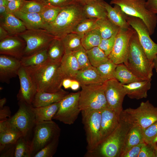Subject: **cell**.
<instances>
[{"instance_id": "1", "label": "cell", "mask_w": 157, "mask_h": 157, "mask_svg": "<svg viewBox=\"0 0 157 157\" xmlns=\"http://www.w3.org/2000/svg\"><path fill=\"white\" fill-rule=\"evenodd\" d=\"M25 67L37 92H56L62 89L63 81L67 78L63 70L61 61L47 59L40 65Z\"/></svg>"}, {"instance_id": "2", "label": "cell", "mask_w": 157, "mask_h": 157, "mask_svg": "<svg viewBox=\"0 0 157 157\" xmlns=\"http://www.w3.org/2000/svg\"><path fill=\"white\" fill-rule=\"evenodd\" d=\"M86 18L83 5L75 1L62 7L56 19L45 24L44 29L55 37L61 39L72 32L79 23Z\"/></svg>"}, {"instance_id": "3", "label": "cell", "mask_w": 157, "mask_h": 157, "mask_svg": "<svg viewBox=\"0 0 157 157\" xmlns=\"http://www.w3.org/2000/svg\"><path fill=\"white\" fill-rule=\"evenodd\" d=\"M133 125L120 116L114 131L94 149L87 151L85 157H120L127 134Z\"/></svg>"}, {"instance_id": "4", "label": "cell", "mask_w": 157, "mask_h": 157, "mask_svg": "<svg viewBox=\"0 0 157 157\" xmlns=\"http://www.w3.org/2000/svg\"><path fill=\"white\" fill-rule=\"evenodd\" d=\"M123 63L138 78L144 80L151 79L154 63L147 56L136 31L130 39L128 53Z\"/></svg>"}, {"instance_id": "5", "label": "cell", "mask_w": 157, "mask_h": 157, "mask_svg": "<svg viewBox=\"0 0 157 157\" xmlns=\"http://www.w3.org/2000/svg\"><path fill=\"white\" fill-rule=\"evenodd\" d=\"M145 0H111L110 4L119 6L126 15L141 19L147 27L150 35L153 34L157 23V16L146 7Z\"/></svg>"}, {"instance_id": "6", "label": "cell", "mask_w": 157, "mask_h": 157, "mask_svg": "<svg viewBox=\"0 0 157 157\" xmlns=\"http://www.w3.org/2000/svg\"><path fill=\"white\" fill-rule=\"evenodd\" d=\"M33 138L30 141L31 157L54 139L59 138L60 129L52 120L36 123Z\"/></svg>"}, {"instance_id": "7", "label": "cell", "mask_w": 157, "mask_h": 157, "mask_svg": "<svg viewBox=\"0 0 157 157\" xmlns=\"http://www.w3.org/2000/svg\"><path fill=\"white\" fill-rule=\"evenodd\" d=\"M79 106L81 110H101L108 107L104 84L102 85H81Z\"/></svg>"}, {"instance_id": "8", "label": "cell", "mask_w": 157, "mask_h": 157, "mask_svg": "<svg viewBox=\"0 0 157 157\" xmlns=\"http://www.w3.org/2000/svg\"><path fill=\"white\" fill-rule=\"evenodd\" d=\"M120 115L132 125L144 129L157 121V107L147 100L141 102L136 108L123 110Z\"/></svg>"}, {"instance_id": "9", "label": "cell", "mask_w": 157, "mask_h": 157, "mask_svg": "<svg viewBox=\"0 0 157 157\" xmlns=\"http://www.w3.org/2000/svg\"><path fill=\"white\" fill-rule=\"evenodd\" d=\"M87 143V151L92 150L100 142L101 119V110H87L81 111Z\"/></svg>"}, {"instance_id": "10", "label": "cell", "mask_w": 157, "mask_h": 157, "mask_svg": "<svg viewBox=\"0 0 157 157\" xmlns=\"http://www.w3.org/2000/svg\"><path fill=\"white\" fill-rule=\"evenodd\" d=\"M18 105L17 111L8 119L10 124L20 131L22 137L28 140L36 124L33 106L22 101H18Z\"/></svg>"}, {"instance_id": "11", "label": "cell", "mask_w": 157, "mask_h": 157, "mask_svg": "<svg viewBox=\"0 0 157 157\" xmlns=\"http://www.w3.org/2000/svg\"><path fill=\"white\" fill-rule=\"evenodd\" d=\"M18 35L26 43L23 56L47 49L51 42L56 38L42 28L26 30Z\"/></svg>"}, {"instance_id": "12", "label": "cell", "mask_w": 157, "mask_h": 157, "mask_svg": "<svg viewBox=\"0 0 157 157\" xmlns=\"http://www.w3.org/2000/svg\"><path fill=\"white\" fill-rule=\"evenodd\" d=\"M80 91L69 93L60 102L59 109L53 118L65 124H73L81 110L79 106Z\"/></svg>"}, {"instance_id": "13", "label": "cell", "mask_w": 157, "mask_h": 157, "mask_svg": "<svg viewBox=\"0 0 157 157\" xmlns=\"http://www.w3.org/2000/svg\"><path fill=\"white\" fill-rule=\"evenodd\" d=\"M127 21L136 32L140 43L147 56L153 61L157 55V44L151 39L148 28L140 18L128 15Z\"/></svg>"}, {"instance_id": "14", "label": "cell", "mask_w": 157, "mask_h": 157, "mask_svg": "<svg viewBox=\"0 0 157 157\" xmlns=\"http://www.w3.org/2000/svg\"><path fill=\"white\" fill-rule=\"evenodd\" d=\"M104 92L108 107L119 116L123 110L122 103L126 93L122 85L115 78L105 81Z\"/></svg>"}, {"instance_id": "15", "label": "cell", "mask_w": 157, "mask_h": 157, "mask_svg": "<svg viewBox=\"0 0 157 157\" xmlns=\"http://www.w3.org/2000/svg\"><path fill=\"white\" fill-rule=\"evenodd\" d=\"M135 32L131 26L119 28L113 49L108 56L110 60L117 65L123 63L128 53L130 39Z\"/></svg>"}, {"instance_id": "16", "label": "cell", "mask_w": 157, "mask_h": 157, "mask_svg": "<svg viewBox=\"0 0 157 157\" xmlns=\"http://www.w3.org/2000/svg\"><path fill=\"white\" fill-rule=\"evenodd\" d=\"M17 76L19 80L20 88L17 95V99L18 101H23L31 105L37 90L25 67L21 66Z\"/></svg>"}, {"instance_id": "17", "label": "cell", "mask_w": 157, "mask_h": 157, "mask_svg": "<svg viewBox=\"0 0 157 157\" xmlns=\"http://www.w3.org/2000/svg\"><path fill=\"white\" fill-rule=\"evenodd\" d=\"M26 43L18 35H10L0 41V54L19 60L23 56Z\"/></svg>"}, {"instance_id": "18", "label": "cell", "mask_w": 157, "mask_h": 157, "mask_svg": "<svg viewBox=\"0 0 157 157\" xmlns=\"http://www.w3.org/2000/svg\"><path fill=\"white\" fill-rule=\"evenodd\" d=\"M22 66L20 60L10 56L0 54V82L9 83L11 79L17 76Z\"/></svg>"}, {"instance_id": "19", "label": "cell", "mask_w": 157, "mask_h": 157, "mask_svg": "<svg viewBox=\"0 0 157 157\" xmlns=\"http://www.w3.org/2000/svg\"><path fill=\"white\" fill-rule=\"evenodd\" d=\"M101 119L100 143L106 139L115 129L119 124L120 116L113 110L108 107L101 110Z\"/></svg>"}, {"instance_id": "20", "label": "cell", "mask_w": 157, "mask_h": 157, "mask_svg": "<svg viewBox=\"0 0 157 157\" xmlns=\"http://www.w3.org/2000/svg\"><path fill=\"white\" fill-rule=\"evenodd\" d=\"M22 135L7 119L0 121V151L7 146L15 144Z\"/></svg>"}, {"instance_id": "21", "label": "cell", "mask_w": 157, "mask_h": 157, "mask_svg": "<svg viewBox=\"0 0 157 157\" xmlns=\"http://www.w3.org/2000/svg\"><path fill=\"white\" fill-rule=\"evenodd\" d=\"M69 93L62 88L59 91L53 93L37 92L32 103L33 107H38L49 105L59 102Z\"/></svg>"}, {"instance_id": "22", "label": "cell", "mask_w": 157, "mask_h": 157, "mask_svg": "<svg viewBox=\"0 0 157 157\" xmlns=\"http://www.w3.org/2000/svg\"><path fill=\"white\" fill-rule=\"evenodd\" d=\"M151 79L122 85L129 98L138 100L147 97V92L151 86Z\"/></svg>"}, {"instance_id": "23", "label": "cell", "mask_w": 157, "mask_h": 157, "mask_svg": "<svg viewBox=\"0 0 157 157\" xmlns=\"http://www.w3.org/2000/svg\"><path fill=\"white\" fill-rule=\"evenodd\" d=\"M74 79L81 85H102V80L96 67L92 66L87 68L79 70Z\"/></svg>"}, {"instance_id": "24", "label": "cell", "mask_w": 157, "mask_h": 157, "mask_svg": "<svg viewBox=\"0 0 157 157\" xmlns=\"http://www.w3.org/2000/svg\"><path fill=\"white\" fill-rule=\"evenodd\" d=\"M0 20V25L10 35H18L27 30L23 22L12 13H8Z\"/></svg>"}, {"instance_id": "25", "label": "cell", "mask_w": 157, "mask_h": 157, "mask_svg": "<svg viewBox=\"0 0 157 157\" xmlns=\"http://www.w3.org/2000/svg\"><path fill=\"white\" fill-rule=\"evenodd\" d=\"M105 6L107 13V17L115 25L122 28H128L131 27L126 20L128 15L119 6L114 5V7H112L105 2Z\"/></svg>"}, {"instance_id": "26", "label": "cell", "mask_w": 157, "mask_h": 157, "mask_svg": "<svg viewBox=\"0 0 157 157\" xmlns=\"http://www.w3.org/2000/svg\"><path fill=\"white\" fill-rule=\"evenodd\" d=\"M13 14L23 22L27 30L44 29L45 23L40 13H26L19 10Z\"/></svg>"}, {"instance_id": "27", "label": "cell", "mask_w": 157, "mask_h": 157, "mask_svg": "<svg viewBox=\"0 0 157 157\" xmlns=\"http://www.w3.org/2000/svg\"><path fill=\"white\" fill-rule=\"evenodd\" d=\"M143 129L133 125L129 130L126 135L120 157L133 147L144 142L143 136Z\"/></svg>"}, {"instance_id": "28", "label": "cell", "mask_w": 157, "mask_h": 157, "mask_svg": "<svg viewBox=\"0 0 157 157\" xmlns=\"http://www.w3.org/2000/svg\"><path fill=\"white\" fill-rule=\"evenodd\" d=\"M60 102L49 105L38 107H32L35 115L36 123L38 122L52 120L58 111Z\"/></svg>"}, {"instance_id": "29", "label": "cell", "mask_w": 157, "mask_h": 157, "mask_svg": "<svg viewBox=\"0 0 157 157\" xmlns=\"http://www.w3.org/2000/svg\"><path fill=\"white\" fill-rule=\"evenodd\" d=\"M105 1L92 2L83 5V12L87 18L101 19L107 17Z\"/></svg>"}, {"instance_id": "30", "label": "cell", "mask_w": 157, "mask_h": 157, "mask_svg": "<svg viewBox=\"0 0 157 157\" xmlns=\"http://www.w3.org/2000/svg\"><path fill=\"white\" fill-rule=\"evenodd\" d=\"M61 62L63 70L67 78L74 79L79 70V65L75 57L72 53L65 54Z\"/></svg>"}, {"instance_id": "31", "label": "cell", "mask_w": 157, "mask_h": 157, "mask_svg": "<svg viewBox=\"0 0 157 157\" xmlns=\"http://www.w3.org/2000/svg\"><path fill=\"white\" fill-rule=\"evenodd\" d=\"M114 78L122 85L144 80L133 74L123 63L117 65L115 71Z\"/></svg>"}, {"instance_id": "32", "label": "cell", "mask_w": 157, "mask_h": 157, "mask_svg": "<svg viewBox=\"0 0 157 157\" xmlns=\"http://www.w3.org/2000/svg\"><path fill=\"white\" fill-rule=\"evenodd\" d=\"M48 59L60 61L65 54V48L60 38H56L50 43L47 49Z\"/></svg>"}, {"instance_id": "33", "label": "cell", "mask_w": 157, "mask_h": 157, "mask_svg": "<svg viewBox=\"0 0 157 157\" xmlns=\"http://www.w3.org/2000/svg\"><path fill=\"white\" fill-rule=\"evenodd\" d=\"M119 28L113 24L108 17L98 19L96 28L102 39L109 38L117 32Z\"/></svg>"}, {"instance_id": "34", "label": "cell", "mask_w": 157, "mask_h": 157, "mask_svg": "<svg viewBox=\"0 0 157 157\" xmlns=\"http://www.w3.org/2000/svg\"><path fill=\"white\" fill-rule=\"evenodd\" d=\"M83 36L72 32L62 38L61 39L65 48V54L72 53L82 47L81 39Z\"/></svg>"}, {"instance_id": "35", "label": "cell", "mask_w": 157, "mask_h": 157, "mask_svg": "<svg viewBox=\"0 0 157 157\" xmlns=\"http://www.w3.org/2000/svg\"><path fill=\"white\" fill-rule=\"evenodd\" d=\"M47 49L23 56L20 60L22 66L25 67L35 66L45 62L48 59Z\"/></svg>"}, {"instance_id": "36", "label": "cell", "mask_w": 157, "mask_h": 157, "mask_svg": "<svg viewBox=\"0 0 157 157\" xmlns=\"http://www.w3.org/2000/svg\"><path fill=\"white\" fill-rule=\"evenodd\" d=\"M102 39L99 31L96 28L83 35L81 39L82 46L86 50H89L98 47Z\"/></svg>"}, {"instance_id": "37", "label": "cell", "mask_w": 157, "mask_h": 157, "mask_svg": "<svg viewBox=\"0 0 157 157\" xmlns=\"http://www.w3.org/2000/svg\"><path fill=\"white\" fill-rule=\"evenodd\" d=\"M87 54L91 65L97 67L109 59L104 52L98 47L86 50Z\"/></svg>"}, {"instance_id": "38", "label": "cell", "mask_w": 157, "mask_h": 157, "mask_svg": "<svg viewBox=\"0 0 157 157\" xmlns=\"http://www.w3.org/2000/svg\"><path fill=\"white\" fill-rule=\"evenodd\" d=\"M117 65L109 60L96 67L104 82L115 78V72Z\"/></svg>"}, {"instance_id": "39", "label": "cell", "mask_w": 157, "mask_h": 157, "mask_svg": "<svg viewBox=\"0 0 157 157\" xmlns=\"http://www.w3.org/2000/svg\"><path fill=\"white\" fill-rule=\"evenodd\" d=\"M61 7L51 5H44L40 13L46 24L53 22L61 10Z\"/></svg>"}, {"instance_id": "40", "label": "cell", "mask_w": 157, "mask_h": 157, "mask_svg": "<svg viewBox=\"0 0 157 157\" xmlns=\"http://www.w3.org/2000/svg\"><path fill=\"white\" fill-rule=\"evenodd\" d=\"M14 157H31L30 141L21 137L15 144Z\"/></svg>"}, {"instance_id": "41", "label": "cell", "mask_w": 157, "mask_h": 157, "mask_svg": "<svg viewBox=\"0 0 157 157\" xmlns=\"http://www.w3.org/2000/svg\"><path fill=\"white\" fill-rule=\"evenodd\" d=\"M98 19L87 18L79 23L72 33L82 35L96 28V22Z\"/></svg>"}, {"instance_id": "42", "label": "cell", "mask_w": 157, "mask_h": 157, "mask_svg": "<svg viewBox=\"0 0 157 157\" xmlns=\"http://www.w3.org/2000/svg\"><path fill=\"white\" fill-rule=\"evenodd\" d=\"M59 138H56L49 143L33 157H52L57 150Z\"/></svg>"}, {"instance_id": "43", "label": "cell", "mask_w": 157, "mask_h": 157, "mask_svg": "<svg viewBox=\"0 0 157 157\" xmlns=\"http://www.w3.org/2000/svg\"><path fill=\"white\" fill-rule=\"evenodd\" d=\"M72 53L77 61L79 70L85 69L92 66L89 61L86 50L82 46Z\"/></svg>"}, {"instance_id": "44", "label": "cell", "mask_w": 157, "mask_h": 157, "mask_svg": "<svg viewBox=\"0 0 157 157\" xmlns=\"http://www.w3.org/2000/svg\"><path fill=\"white\" fill-rule=\"evenodd\" d=\"M44 5L36 0H25L20 11L26 13H40Z\"/></svg>"}, {"instance_id": "45", "label": "cell", "mask_w": 157, "mask_h": 157, "mask_svg": "<svg viewBox=\"0 0 157 157\" xmlns=\"http://www.w3.org/2000/svg\"><path fill=\"white\" fill-rule=\"evenodd\" d=\"M117 32L109 38L102 39L98 46L108 56L113 49Z\"/></svg>"}, {"instance_id": "46", "label": "cell", "mask_w": 157, "mask_h": 157, "mask_svg": "<svg viewBox=\"0 0 157 157\" xmlns=\"http://www.w3.org/2000/svg\"><path fill=\"white\" fill-rule=\"evenodd\" d=\"M157 135V121L143 129V136L144 142L149 144Z\"/></svg>"}, {"instance_id": "47", "label": "cell", "mask_w": 157, "mask_h": 157, "mask_svg": "<svg viewBox=\"0 0 157 157\" xmlns=\"http://www.w3.org/2000/svg\"><path fill=\"white\" fill-rule=\"evenodd\" d=\"M138 157H157V150L145 142L141 148Z\"/></svg>"}, {"instance_id": "48", "label": "cell", "mask_w": 157, "mask_h": 157, "mask_svg": "<svg viewBox=\"0 0 157 157\" xmlns=\"http://www.w3.org/2000/svg\"><path fill=\"white\" fill-rule=\"evenodd\" d=\"M44 5H51L61 7L76 1L74 0H36Z\"/></svg>"}, {"instance_id": "49", "label": "cell", "mask_w": 157, "mask_h": 157, "mask_svg": "<svg viewBox=\"0 0 157 157\" xmlns=\"http://www.w3.org/2000/svg\"><path fill=\"white\" fill-rule=\"evenodd\" d=\"M25 0H14L9 2L7 6L8 13L13 14L20 10Z\"/></svg>"}, {"instance_id": "50", "label": "cell", "mask_w": 157, "mask_h": 157, "mask_svg": "<svg viewBox=\"0 0 157 157\" xmlns=\"http://www.w3.org/2000/svg\"><path fill=\"white\" fill-rule=\"evenodd\" d=\"M145 142L140 143L131 148L122 157H138L141 148Z\"/></svg>"}, {"instance_id": "51", "label": "cell", "mask_w": 157, "mask_h": 157, "mask_svg": "<svg viewBox=\"0 0 157 157\" xmlns=\"http://www.w3.org/2000/svg\"><path fill=\"white\" fill-rule=\"evenodd\" d=\"M15 144L7 146L0 151V157H14Z\"/></svg>"}, {"instance_id": "52", "label": "cell", "mask_w": 157, "mask_h": 157, "mask_svg": "<svg viewBox=\"0 0 157 157\" xmlns=\"http://www.w3.org/2000/svg\"><path fill=\"white\" fill-rule=\"evenodd\" d=\"M11 112L8 106L0 109V121L7 120L11 117Z\"/></svg>"}, {"instance_id": "53", "label": "cell", "mask_w": 157, "mask_h": 157, "mask_svg": "<svg viewBox=\"0 0 157 157\" xmlns=\"http://www.w3.org/2000/svg\"><path fill=\"white\" fill-rule=\"evenodd\" d=\"M146 6L149 11L155 14H157V0H147Z\"/></svg>"}, {"instance_id": "54", "label": "cell", "mask_w": 157, "mask_h": 157, "mask_svg": "<svg viewBox=\"0 0 157 157\" xmlns=\"http://www.w3.org/2000/svg\"><path fill=\"white\" fill-rule=\"evenodd\" d=\"M10 35L6 30L1 26L0 25V41Z\"/></svg>"}, {"instance_id": "55", "label": "cell", "mask_w": 157, "mask_h": 157, "mask_svg": "<svg viewBox=\"0 0 157 157\" xmlns=\"http://www.w3.org/2000/svg\"><path fill=\"white\" fill-rule=\"evenodd\" d=\"M73 79L66 78L63 80L62 86L65 89H67L70 88Z\"/></svg>"}, {"instance_id": "56", "label": "cell", "mask_w": 157, "mask_h": 157, "mask_svg": "<svg viewBox=\"0 0 157 157\" xmlns=\"http://www.w3.org/2000/svg\"><path fill=\"white\" fill-rule=\"evenodd\" d=\"M8 13L7 6H0V19H3Z\"/></svg>"}, {"instance_id": "57", "label": "cell", "mask_w": 157, "mask_h": 157, "mask_svg": "<svg viewBox=\"0 0 157 157\" xmlns=\"http://www.w3.org/2000/svg\"><path fill=\"white\" fill-rule=\"evenodd\" d=\"M80 86V84L75 79H72V84L70 86V88L73 90H78Z\"/></svg>"}, {"instance_id": "58", "label": "cell", "mask_w": 157, "mask_h": 157, "mask_svg": "<svg viewBox=\"0 0 157 157\" xmlns=\"http://www.w3.org/2000/svg\"><path fill=\"white\" fill-rule=\"evenodd\" d=\"M78 1L82 5H83L92 2H96L101 3L104 2V1L103 0H78Z\"/></svg>"}, {"instance_id": "59", "label": "cell", "mask_w": 157, "mask_h": 157, "mask_svg": "<svg viewBox=\"0 0 157 157\" xmlns=\"http://www.w3.org/2000/svg\"><path fill=\"white\" fill-rule=\"evenodd\" d=\"M157 135L148 144L153 147L155 149L157 150Z\"/></svg>"}, {"instance_id": "60", "label": "cell", "mask_w": 157, "mask_h": 157, "mask_svg": "<svg viewBox=\"0 0 157 157\" xmlns=\"http://www.w3.org/2000/svg\"><path fill=\"white\" fill-rule=\"evenodd\" d=\"M6 101L7 99L5 98H3L0 99V109L4 107Z\"/></svg>"}, {"instance_id": "61", "label": "cell", "mask_w": 157, "mask_h": 157, "mask_svg": "<svg viewBox=\"0 0 157 157\" xmlns=\"http://www.w3.org/2000/svg\"><path fill=\"white\" fill-rule=\"evenodd\" d=\"M8 2L7 0H0V6H7Z\"/></svg>"}, {"instance_id": "62", "label": "cell", "mask_w": 157, "mask_h": 157, "mask_svg": "<svg viewBox=\"0 0 157 157\" xmlns=\"http://www.w3.org/2000/svg\"><path fill=\"white\" fill-rule=\"evenodd\" d=\"M153 62L154 63V67L155 68L157 72V55L154 58L153 60Z\"/></svg>"}, {"instance_id": "63", "label": "cell", "mask_w": 157, "mask_h": 157, "mask_svg": "<svg viewBox=\"0 0 157 157\" xmlns=\"http://www.w3.org/2000/svg\"><path fill=\"white\" fill-rule=\"evenodd\" d=\"M8 2H10L11 1H12L14 0H7Z\"/></svg>"}, {"instance_id": "64", "label": "cell", "mask_w": 157, "mask_h": 157, "mask_svg": "<svg viewBox=\"0 0 157 157\" xmlns=\"http://www.w3.org/2000/svg\"><path fill=\"white\" fill-rule=\"evenodd\" d=\"M75 1H78V0H74Z\"/></svg>"}]
</instances>
